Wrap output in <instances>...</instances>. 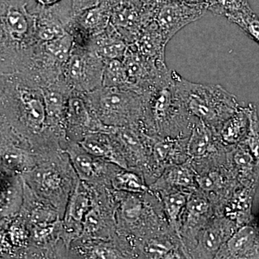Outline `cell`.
I'll return each instance as SVG.
<instances>
[{
    "label": "cell",
    "mask_w": 259,
    "mask_h": 259,
    "mask_svg": "<svg viewBox=\"0 0 259 259\" xmlns=\"http://www.w3.org/2000/svg\"><path fill=\"white\" fill-rule=\"evenodd\" d=\"M148 21L144 9L138 5H120L112 8L110 23L129 45L136 42Z\"/></svg>",
    "instance_id": "cell-24"
},
{
    "label": "cell",
    "mask_w": 259,
    "mask_h": 259,
    "mask_svg": "<svg viewBox=\"0 0 259 259\" xmlns=\"http://www.w3.org/2000/svg\"><path fill=\"white\" fill-rule=\"evenodd\" d=\"M63 0H35L37 5L40 7H50L60 3Z\"/></svg>",
    "instance_id": "cell-37"
},
{
    "label": "cell",
    "mask_w": 259,
    "mask_h": 259,
    "mask_svg": "<svg viewBox=\"0 0 259 259\" xmlns=\"http://www.w3.org/2000/svg\"><path fill=\"white\" fill-rule=\"evenodd\" d=\"M128 46L110 23L104 31L93 37L88 49L93 51L104 61L112 59L122 60Z\"/></svg>",
    "instance_id": "cell-27"
},
{
    "label": "cell",
    "mask_w": 259,
    "mask_h": 259,
    "mask_svg": "<svg viewBox=\"0 0 259 259\" xmlns=\"http://www.w3.org/2000/svg\"><path fill=\"white\" fill-rule=\"evenodd\" d=\"M159 197L170 230L180 237L182 218L190 193L171 190L153 192Z\"/></svg>",
    "instance_id": "cell-30"
},
{
    "label": "cell",
    "mask_w": 259,
    "mask_h": 259,
    "mask_svg": "<svg viewBox=\"0 0 259 259\" xmlns=\"http://www.w3.org/2000/svg\"><path fill=\"white\" fill-rule=\"evenodd\" d=\"M168 41L156 23L150 20L140 32L135 47L143 56L158 64H166L165 50Z\"/></svg>",
    "instance_id": "cell-26"
},
{
    "label": "cell",
    "mask_w": 259,
    "mask_h": 259,
    "mask_svg": "<svg viewBox=\"0 0 259 259\" xmlns=\"http://www.w3.org/2000/svg\"><path fill=\"white\" fill-rule=\"evenodd\" d=\"M35 15V38L37 42L51 41L68 33L74 17L70 0H63L50 7L37 5Z\"/></svg>",
    "instance_id": "cell-17"
},
{
    "label": "cell",
    "mask_w": 259,
    "mask_h": 259,
    "mask_svg": "<svg viewBox=\"0 0 259 259\" xmlns=\"http://www.w3.org/2000/svg\"><path fill=\"white\" fill-rule=\"evenodd\" d=\"M216 214L217 212L214 205L202 192L198 189L191 192L182 215L180 227L181 238L189 257L196 236Z\"/></svg>",
    "instance_id": "cell-14"
},
{
    "label": "cell",
    "mask_w": 259,
    "mask_h": 259,
    "mask_svg": "<svg viewBox=\"0 0 259 259\" xmlns=\"http://www.w3.org/2000/svg\"><path fill=\"white\" fill-rule=\"evenodd\" d=\"M175 70L142 94L144 112L141 127L150 136L185 139L198 119L191 115L177 88Z\"/></svg>",
    "instance_id": "cell-2"
},
{
    "label": "cell",
    "mask_w": 259,
    "mask_h": 259,
    "mask_svg": "<svg viewBox=\"0 0 259 259\" xmlns=\"http://www.w3.org/2000/svg\"><path fill=\"white\" fill-rule=\"evenodd\" d=\"M102 87L127 88V73L122 60L105 61Z\"/></svg>",
    "instance_id": "cell-33"
},
{
    "label": "cell",
    "mask_w": 259,
    "mask_h": 259,
    "mask_svg": "<svg viewBox=\"0 0 259 259\" xmlns=\"http://www.w3.org/2000/svg\"><path fill=\"white\" fill-rule=\"evenodd\" d=\"M149 188L153 192L177 190L191 192L197 190V172L190 160L166 168Z\"/></svg>",
    "instance_id": "cell-22"
},
{
    "label": "cell",
    "mask_w": 259,
    "mask_h": 259,
    "mask_svg": "<svg viewBox=\"0 0 259 259\" xmlns=\"http://www.w3.org/2000/svg\"><path fill=\"white\" fill-rule=\"evenodd\" d=\"M248 107H240L230 118L223 124L218 135L221 144L226 148L234 146L245 139L249 128Z\"/></svg>",
    "instance_id": "cell-29"
},
{
    "label": "cell",
    "mask_w": 259,
    "mask_h": 259,
    "mask_svg": "<svg viewBox=\"0 0 259 259\" xmlns=\"http://www.w3.org/2000/svg\"><path fill=\"white\" fill-rule=\"evenodd\" d=\"M177 88L191 115L218 133L239 108L235 95L220 84H202L184 79L176 72Z\"/></svg>",
    "instance_id": "cell-6"
},
{
    "label": "cell",
    "mask_w": 259,
    "mask_h": 259,
    "mask_svg": "<svg viewBox=\"0 0 259 259\" xmlns=\"http://www.w3.org/2000/svg\"><path fill=\"white\" fill-rule=\"evenodd\" d=\"M64 150L80 180L95 187L111 188L112 175L120 166L94 156L73 141H68Z\"/></svg>",
    "instance_id": "cell-12"
},
{
    "label": "cell",
    "mask_w": 259,
    "mask_h": 259,
    "mask_svg": "<svg viewBox=\"0 0 259 259\" xmlns=\"http://www.w3.org/2000/svg\"><path fill=\"white\" fill-rule=\"evenodd\" d=\"M207 11L179 0H160L148 10L151 20L156 23L168 42L182 28L203 17Z\"/></svg>",
    "instance_id": "cell-10"
},
{
    "label": "cell",
    "mask_w": 259,
    "mask_h": 259,
    "mask_svg": "<svg viewBox=\"0 0 259 259\" xmlns=\"http://www.w3.org/2000/svg\"><path fill=\"white\" fill-rule=\"evenodd\" d=\"M37 42L35 15L26 0H0V73L23 71Z\"/></svg>",
    "instance_id": "cell-4"
},
{
    "label": "cell",
    "mask_w": 259,
    "mask_h": 259,
    "mask_svg": "<svg viewBox=\"0 0 259 259\" xmlns=\"http://www.w3.org/2000/svg\"><path fill=\"white\" fill-rule=\"evenodd\" d=\"M110 187L112 190L127 193L144 194L150 191L142 172L121 167L112 175Z\"/></svg>",
    "instance_id": "cell-31"
},
{
    "label": "cell",
    "mask_w": 259,
    "mask_h": 259,
    "mask_svg": "<svg viewBox=\"0 0 259 259\" xmlns=\"http://www.w3.org/2000/svg\"><path fill=\"white\" fill-rule=\"evenodd\" d=\"M35 154V164L22 175L24 182L39 198L54 206L63 218L79 177L64 149Z\"/></svg>",
    "instance_id": "cell-5"
},
{
    "label": "cell",
    "mask_w": 259,
    "mask_h": 259,
    "mask_svg": "<svg viewBox=\"0 0 259 259\" xmlns=\"http://www.w3.org/2000/svg\"><path fill=\"white\" fill-rule=\"evenodd\" d=\"M179 1L185 3V4L192 5V6L204 8L208 11V8L214 0H179Z\"/></svg>",
    "instance_id": "cell-36"
},
{
    "label": "cell",
    "mask_w": 259,
    "mask_h": 259,
    "mask_svg": "<svg viewBox=\"0 0 259 259\" xmlns=\"http://www.w3.org/2000/svg\"><path fill=\"white\" fill-rule=\"evenodd\" d=\"M256 232L252 227H244L221 247L214 258H236L255 255Z\"/></svg>",
    "instance_id": "cell-28"
},
{
    "label": "cell",
    "mask_w": 259,
    "mask_h": 259,
    "mask_svg": "<svg viewBox=\"0 0 259 259\" xmlns=\"http://www.w3.org/2000/svg\"><path fill=\"white\" fill-rule=\"evenodd\" d=\"M97 190L95 186L79 180L70 196L61 219V237L68 248L80 238L85 216L95 204Z\"/></svg>",
    "instance_id": "cell-9"
},
{
    "label": "cell",
    "mask_w": 259,
    "mask_h": 259,
    "mask_svg": "<svg viewBox=\"0 0 259 259\" xmlns=\"http://www.w3.org/2000/svg\"><path fill=\"white\" fill-rule=\"evenodd\" d=\"M197 172V189L210 200L217 214L231 194V170L226 159L200 167Z\"/></svg>",
    "instance_id": "cell-18"
},
{
    "label": "cell",
    "mask_w": 259,
    "mask_h": 259,
    "mask_svg": "<svg viewBox=\"0 0 259 259\" xmlns=\"http://www.w3.org/2000/svg\"><path fill=\"white\" fill-rule=\"evenodd\" d=\"M48 130L64 143L68 141L65 130V115L70 95L73 90L64 80H58L42 88Z\"/></svg>",
    "instance_id": "cell-21"
},
{
    "label": "cell",
    "mask_w": 259,
    "mask_h": 259,
    "mask_svg": "<svg viewBox=\"0 0 259 259\" xmlns=\"http://www.w3.org/2000/svg\"><path fill=\"white\" fill-rule=\"evenodd\" d=\"M249 110L250 124L249 128L247 133L245 139L247 144L249 146L252 153L257 159H259V120L257 115L256 109L254 105H250Z\"/></svg>",
    "instance_id": "cell-34"
},
{
    "label": "cell",
    "mask_w": 259,
    "mask_h": 259,
    "mask_svg": "<svg viewBox=\"0 0 259 259\" xmlns=\"http://www.w3.org/2000/svg\"><path fill=\"white\" fill-rule=\"evenodd\" d=\"M231 220L217 214L196 236L190 251V258H214L234 231Z\"/></svg>",
    "instance_id": "cell-19"
},
{
    "label": "cell",
    "mask_w": 259,
    "mask_h": 259,
    "mask_svg": "<svg viewBox=\"0 0 259 259\" xmlns=\"http://www.w3.org/2000/svg\"><path fill=\"white\" fill-rule=\"evenodd\" d=\"M0 120L33 153L62 147L48 130L42 88L20 73L1 74Z\"/></svg>",
    "instance_id": "cell-1"
},
{
    "label": "cell",
    "mask_w": 259,
    "mask_h": 259,
    "mask_svg": "<svg viewBox=\"0 0 259 259\" xmlns=\"http://www.w3.org/2000/svg\"><path fill=\"white\" fill-rule=\"evenodd\" d=\"M114 191L117 202L116 239L134 258L138 241L170 228L161 200L152 191L144 194Z\"/></svg>",
    "instance_id": "cell-3"
},
{
    "label": "cell",
    "mask_w": 259,
    "mask_h": 259,
    "mask_svg": "<svg viewBox=\"0 0 259 259\" xmlns=\"http://www.w3.org/2000/svg\"><path fill=\"white\" fill-rule=\"evenodd\" d=\"M112 127L104 125L97 118L84 93L73 90L65 115V130L68 141L79 143L87 135L95 132L110 133Z\"/></svg>",
    "instance_id": "cell-11"
},
{
    "label": "cell",
    "mask_w": 259,
    "mask_h": 259,
    "mask_svg": "<svg viewBox=\"0 0 259 259\" xmlns=\"http://www.w3.org/2000/svg\"><path fill=\"white\" fill-rule=\"evenodd\" d=\"M109 134L120 147L128 168L139 170L143 173L151 154L152 136H148L136 126L112 127Z\"/></svg>",
    "instance_id": "cell-16"
},
{
    "label": "cell",
    "mask_w": 259,
    "mask_h": 259,
    "mask_svg": "<svg viewBox=\"0 0 259 259\" xmlns=\"http://www.w3.org/2000/svg\"><path fill=\"white\" fill-rule=\"evenodd\" d=\"M151 154L144 176L148 185L152 184L168 167L180 164L189 159L188 138L174 139L152 136Z\"/></svg>",
    "instance_id": "cell-13"
},
{
    "label": "cell",
    "mask_w": 259,
    "mask_h": 259,
    "mask_svg": "<svg viewBox=\"0 0 259 259\" xmlns=\"http://www.w3.org/2000/svg\"><path fill=\"white\" fill-rule=\"evenodd\" d=\"M23 198V177L0 166V220L18 215Z\"/></svg>",
    "instance_id": "cell-23"
},
{
    "label": "cell",
    "mask_w": 259,
    "mask_h": 259,
    "mask_svg": "<svg viewBox=\"0 0 259 259\" xmlns=\"http://www.w3.org/2000/svg\"><path fill=\"white\" fill-rule=\"evenodd\" d=\"M134 258H190L182 238L168 229L140 240L134 246Z\"/></svg>",
    "instance_id": "cell-20"
},
{
    "label": "cell",
    "mask_w": 259,
    "mask_h": 259,
    "mask_svg": "<svg viewBox=\"0 0 259 259\" xmlns=\"http://www.w3.org/2000/svg\"><path fill=\"white\" fill-rule=\"evenodd\" d=\"M100 1L101 0H70L74 15L78 14L83 10L98 5Z\"/></svg>",
    "instance_id": "cell-35"
},
{
    "label": "cell",
    "mask_w": 259,
    "mask_h": 259,
    "mask_svg": "<svg viewBox=\"0 0 259 259\" xmlns=\"http://www.w3.org/2000/svg\"><path fill=\"white\" fill-rule=\"evenodd\" d=\"M228 148L225 147L215 131L201 120L194 123L187 141V154L192 166H203L223 161Z\"/></svg>",
    "instance_id": "cell-15"
},
{
    "label": "cell",
    "mask_w": 259,
    "mask_h": 259,
    "mask_svg": "<svg viewBox=\"0 0 259 259\" xmlns=\"http://www.w3.org/2000/svg\"><path fill=\"white\" fill-rule=\"evenodd\" d=\"M78 144L85 151L97 157L121 168H128L120 147L109 133H92L87 135Z\"/></svg>",
    "instance_id": "cell-25"
},
{
    "label": "cell",
    "mask_w": 259,
    "mask_h": 259,
    "mask_svg": "<svg viewBox=\"0 0 259 259\" xmlns=\"http://www.w3.org/2000/svg\"><path fill=\"white\" fill-rule=\"evenodd\" d=\"M232 23L236 24L259 45V18L250 8L248 0H243L236 10L226 15Z\"/></svg>",
    "instance_id": "cell-32"
},
{
    "label": "cell",
    "mask_w": 259,
    "mask_h": 259,
    "mask_svg": "<svg viewBox=\"0 0 259 259\" xmlns=\"http://www.w3.org/2000/svg\"><path fill=\"white\" fill-rule=\"evenodd\" d=\"M0 93H1V74H0Z\"/></svg>",
    "instance_id": "cell-38"
},
{
    "label": "cell",
    "mask_w": 259,
    "mask_h": 259,
    "mask_svg": "<svg viewBox=\"0 0 259 259\" xmlns=\"http://www.w3.org/2000/svg\"><path fill=\"white\" fill-rule=\"evenodd\" d=\"M84 95L94 113L104 125L141 128L144 112L141 94L129 88L101 87Z\"/></svg>",
    "instance_id": "cell-7"
},
{
    "label": "cell",
    "mask_w": 259,
    "mask_h": 259,
    "mask_svg": "<svg viewBox=\"0 0 259 259\" xmlns=\"http://www.w3.org/2000/svg\"><path fill=\"white\" fill-rule=\"evenodd\" d=\"M104 66L105 61L93 51L74 46L61 78L74 91L90 93L102 86Z\"/></svg>",
    "instance_id": "cell-8"
}]
</instances>
